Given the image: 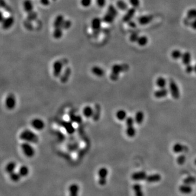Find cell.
<instances>
[{
    "mask_svg": "<svg viewBox=\"0 0 196 196\" xmlns=\"http://www.w3.org/2000/svg\"><path fill=\"white\" fill-rule=\"evenodd\" d=\"M138 38H139V37L138 35V34L137 33L134 32V33H133L130 36V41L132 43L137 42Z\"/></svg>",
    "mask_w": 196,
    "mask_h": 196,
    "instance_id": "46",
    "label": "cell"
},
{
    "mask_svg": "<svg viewBox=\"0 0 196 196\" xmlns=\"http://www.w3.org/2000/svg\"><path fill=\"white\" fill-rule=\"evenodd\" d=\"M194 72L196 73V63L194 66Z\"/></svg>",
    "mask_w": 196,
    "mask_h": 196,
    "instance_id": "56",
    "label": "cell"
},
{
    "mask_svg": "<svg viewBox=\"0 0 196 196\" xmlns=\"http://www.w3.org/2000/svg\"><path fill=\"white\" fill-rule=\"evenodd\" d=\"M71 73V70L69 67H67L60 76V80L62 83H66L69 80Z\"/></svg>",
    "mask_w": 196,
    "mask_h": 196,
    "instance_id": "16",
    "label": "cell"
},
{
    "mask_svg": "<svg viewBox=\"0 0 196 196\" xmlns=\"http://www.w3.org/2000/svg\"><path fill=\"white\" fill-rule=\"evenodd\" d=\"M53 1H56V0H53Z\"/></svg>",
    "mask_w": 196,
    "mask_h": 196,
    "instance_id": "58",
    "label": "cell"
},
{
    "mask_svg": "<svg viewBox=\"0 0 196 196\" xmlns=\"http://www.w3.org/2000/svg\"><path fill=\"white\" fill-rule=\"evenodd\" d=\"M24 27L29 31H32L33 28V26L32 23V21H29L28 20L24 21Z\"/></svg>",
    "mask_w": 196,
    "mask_h": 196,
    "instance_id": "45",
    "label": "cell"
},
{
    "mask_svg": "<svg viewBox=\"0 0 196 196\" xmlns=\"http://www.w3.org/2000/svg\"><path fill=\"white\" fill-rule=\"evenodd\" d=\"M169 91L171 93L172 98L174 99H178L180 96V92L178 84L173 80L169 81Z\"/></svg>",
    "mask_w": 196,
    "mask_h": 196,
    "instance_id": "6",
    "label": "cell"
},
{
    "mask_svg": "<svg viewBox=\"0 0 196 196\" xmlns=\"http://www.w3.org/2000/svg\"><path fill=\"white\" fill-rule=\"evenodd\" d=\"M169 89L166 88H159L158 90L155 91L154 92V97L158 99L165 98L167 96L169 93Z\"/></svg>",
    "mask_w": 196,
    "mask_h": 196,
    "instance_id": "12",
    "label": "cell"
},
{
    "mask_svg": "<svg viewBox=\"0 0 196 196\" xmlns=\"http://www.w3.org/2000/svg\"><path fill=\"white\" fill-rule=\"evenodd\" d=\"M182 53L181 51L179 50H174L171 53L172 58L173 60H177L182 58Z\"/></svg>",
    "mask_w": 196,
    "mask_h": 196,
    "instance_id": "37",
    "label": "cell"
},
{
    "mask_svg": "<svg viewBox=\"0 0 196 196\" xmlns=\"http://www.w3.org/2000/svg\"><path fill=\"white\" fill-rule=\"evenodd\" d=\"M147 177V173L145 172L138 171L133 173L131 176V178L135 182H140L146 180Z\"/></svg>",
    "mask_w": 196,
    "mask_h": 196,
    "instance_id": "9",
    "label": "cell"
},
{
    "mask_svg": "<svg viewBox=\"0 0 196 196\" xmlns=\"http://www.w3.org/2000/svg\"><path fill=\"white\" fill-rule=\"evenodd\" d=\"M20 147L23 153L26 156H27V158H32L33 156H34L35 154V151L33 147H32V146L31 144H30V143L24 142L21 143Z\"/></svg>",
    "mask_w": 196,
    "mask_h": 196,
    "instance_id": "7",
    "label": "cell"
},
{
    "mask_svg": "<svg viewBox=\"0 0 196 196\" xmlns=\"http://www.w3.org/2000/svg\"><path fill=\"white\" fill-rule=\"evenodd\" d=\"M23 6L24 11L27 13L33 11V5L31 0H25L24 2Z\"/></svg>",
    "mask_w": 196,
    "mask_h": 196,
    "instance_id": "25",
    "label": "cell"
},
{
    "mask_svg": "<svg viewBox=\"0 0 196 196\" xmlns=\"http://www.w3.org/2000/svg\"><path fill=\"white\" fill-rule=\"evenodd\" d=\"M129 3L132 7L136 8L139 7L140 4V0H129Z\"/></svg>",
    "mask_w": 196,
    "mask_h": 196,
    "instance_id": "47",
    "label": "cell"
},
{
    "mask_svg": "<svg viewBox=\"0 0 196 196\" xmlns=\"http://www.w3.org/2000/svg\"><path fill=\"white\" fill-rule=\"evenodd\" d=\"M1 7L4 8L7 12H11V8L7 6V4L4 0H1Z\"/></svg>",
    "mask_w": 196,
    "mask_h": 196,
    "instance_id": "48",
    "label": "cell"
},
{
    "mask_svg": "<svg viewBox=\"0 0 196 196\" xmlns=\"http://www.w3.org/2000/svg\"><path fill=\"white\" fill-rule=\"evenodd\" d=\"M19 137L21 140L28 143H37L39 142V137L37 135L30 130L22 131L20 134Z\"/></svg>",
    "mask_w": 196,
    "mask_h": 196,
    "instance_id": "1",
    "label": "cell"
},
{
    "mask_svg": "<svg viewBox=\"0 0 196 196\" xmlns=\"http://www.w3.org/2000/svg\"><path fill=\"white\" fill-rule=\"evenodd\" d=\"M161 180V176L160 174L155 173L147 175L146 181L149 183L159 182Z\"/></svg>",
    "mask_w": 196,
    "mask_h": 196,
    "instance_id": "18",
    "label": "cell"
},
{
    "mask_svg": "<svg viewBox=\"0 0 196 196\" xmlns=\"http://www.w3.org/2000/svg\"><path fill=\"white\" fill-rule=\"evenodd\" d=\"M134 119H135V121L136 124L138 125L141 124L143 122L144 119V114L143 112H142V111H137L135 114Z\"/></svg>",
    "mask_w": 196,
    "mask_h": 196,
    "instance_id": "24",
    "label": "cell"
},
{
    "mask_svg": "<svg viewBox=\"0 0 196 196\" xmlns=\"http://www.w3.org/2000/svg\"><path fill=\"white\" fill-rule=\"evenodd\" d=\"M179 191L184 195H190L192 192V187L188 184H183L179 186Z\"/></svg>",
    "mask_w": 196,
    "mask_h": 196,
    "instance_id": "15",
    "label": "cell"
},
{
    "mask_svg": "<svg viewBox=\"0 0 196 196\" xmlns=\"http://www.w3.org/2000/svg\"><path fill=\"white\" fill-rule=\"evenodd\" d=\"M125 132L127 136L129 137L130 138H133L136 135V130L134 127V125H129L126 126Z\"/></svg>",
    "mask_w": 196,
    "mask_h": 196,
    "instance_id": "28",
    "label": "cell"
},
{
    "mask_svg": "<svg viewBox=\"0 0 196 196\" xmlns=\"http://www.w3.org/2000/svg\"><path fill=\"white\" fill-rule=\"evenodd\" d=\"M185 71L186 73L191 74L194 71V66L191 64H188L186 66Z\"/></svg>",
    "mask_w": 196,
    "mask_h": 196,
    "instance_id": "50",
    "label": "cell"
},
{
    "mask_svg": "<svg viewBox=\"0 0 196 196\" xmlns=\"http://www.w3.org/2000/svg\"><path fill=\"white\" fill-rule=\"evenodd\" d=\"M196 182V179L193 176H188L186 178L184 179L183 180L184 184H188L190 185H191L192 184H195Z\"/></svg>",
    "mask_w": 196,
    "mask_h": 196,
    "instance_id": "39",
    "label": "cell"
},
{
    "mask_svg": "<svg viewBox=\"0 0 196 196\" xmlns=\"http://www.w3.org/2000/svg\"><path fill=\"white\" fill-rule=\"evenodd\" d=\"M96 1L98 6L101 8L104 7L106 4V0H96Z\"/></svg>",
    "mask_w": 196,
    "mask_h": 196,
    "instance_id": "51",
    "label": "cell"
},
{
    "mask_svg": "<svg viewBox=\"0 0 196 196\" xmlns=\"http://www.w3.org/2000/svg\"><path fill=\"white\" fill-rule=\"evenodd\" d=\"M17 164L14 161H11L7 164L5 167V171L8 174H10L12 173L15 171L17 168Z\"/></svg>",
    "mask_w": 196,
    "mask_h": 196,
    "instance_id": "22",
    "label": "cell"
},
{
    "mask_svg": "<svg viewBox=\"0 0 196 196\" xmlns=\"http://www.w3.org/2000/svg\"><path fill=\"white\" fill-rule=\"evenodd\" d=\"M102 20L99 18H95L92 20L91 27L93 30V35L97 38L100 35Z\"/></svg>",
    "mask_w": 196,
    "mask_h": 196,
    "instance_id": "4",
    "label": "cell"
},
{
    "mask_svg": "<svg viewBox=\"0 0 196 196\" xmlns=\"http://www.w3.org/2000/svg\"><path fill=\"white\" fill-rule=\"evenodd\" d=\"M115 18L116 17H114L113 15L107 12L103 17L102 20L103 22H104L106 24H111L114 21Z\"/></svg>",
    "mask_w": 196,
    "mask_h": 196,
    "instance_id": "32",
    "label": "cell"
},
{
    "mask_svg": "<svg viewBox=\"0 0 196 196\" xmlns=\"http://www.w3.org/2000/svg\"><path fill=\"white\" fill-rule=\"evenodd\" d=\"M92 72L97 77H102L105 74V71L101 67L94 66L92 68Z\"/></svg>",
    "mask_w": 196,
    "mask_h": 196,
    "instance_id": "21",
    "label": "cell"
},
{
    "mask_svg": "<svg viewBox=\"0 0 196 196\" xmlns=\"http://www.w3.org/2000/svg\"><path fill=\"white\" fill-rule=\"evenodd\" d=\"M116 6H117V7L120 11H126L129 9L128 4L122 0L118 1L116 2Z\"/></svg>",
    "mask_w": 196,
    "mask_h": 196,
    "instance_id": "33",
    "label": "cell"
},
{
    "mask_svg": "<svg viewBox=\"0 0 196 196\" xmlns=\"http://www.w3.org/2000/svg\"><path fill=\"white\" fill-rule=\"evenodd\" d=\"M148 42V39L146 36L142 35L139 37L137 43L138 45L140 46H144L146 45Z\"/></svg>",
    "mask_w": 196,
    "mask_h": 196,
    "instance_id": "36",
    "label": "cell"
},
{
    "mask_svg": "<svg viewBox=\"0 0 196 196\" xmlns=\"http://www.w3.org/2000/svg\"><path fill=\"white\" fill-rule=\"evenodd\" d=\"M153 17L151 15H142L138 19V22L141 25H146L151 22Z\"/></svg>",
    "mask_w": 196,
    "mask_h": 196,
    "instance_id": "19",
    "label": "cell"
},
{
    "mask_svg": "<svg viewBox=\"0 0 196 196\" xmlns=\"http://www.w3.org/2000/svg\"><path fill=\"white\" fill-rule=\"evenodd\" d=\"M101 107L100 105L98 104L95 105L94 113L92 117V118L95 122H97L100 119L101 116Z\"/></svg>",
    "mask_w": 196,
    "mask_h": 196,
    "instance_id": "20",
    "label": "cell"
},
{
    "mask_svg": "<svg viewBox=\"0 0 196 196\" xmlns=\"http://www.w3.org/2000/svg\"><path fill=\"white\" fill-rule=\"evenodd\" d=\"M129 24L130 27H136V24L135 22H133V21H130L129 22Z\"/></svg>",
    "mask_w": 196,
    "mask_h": 196,
    "instance_id": "54",
    "label": "cell"
},
{
    "mask_svg": "<svg viewBox=\"0 0 196 196\" xmlns=\"http://www.w3.org/2000/svg\"><path fill=\"white\" fill-rule=\"evenodd\" d=\"M129 69V66L126 64H115L111 69V73L110 77L111 80L113 81L118 80L120 74Z\"/></svg>",
    "mask_w": 196,
    "mask_h": 196,
    "instance_id": "2",
    "label": "cell"
},
{
    "mask_svg": "<svg viewBox=\"0 0 196 196\" xmlns=\"http://www.w3.org/2000/svg\"><path fill=\"white\" fill-rule=\"evenodd\" d=\"M14 18L10 16L7 18H5L3 22H2V28L4 30H8L9 28H11V27L14 24Z\"/></svg>",
    "mask_w": 196,
    "mask_h": 196,
    "instance_id": "17",
    "label": "cell"
},
{
    "mask_svg": "<svg viewBox=\"0 0 196 196\" xmlns=\"http://www.w3.org/2000/svg\"><path fill=\"white\" fill-rule=\"evenodd\" d=\"M92 2V0H81V5L84 7H89Z\"/></svg>",
    "mask_w": 196,
    "mask_h": 196,
    "instance_id": "49",
    "label": "cell"
},
{
    "mask_svg": "<svg viewBox=\"0 0 196 196\" xmlns=\"http://www.w3.org/2000/svg\"><path fill=\"white\" fill-rule=\"evenodd\" d=\"M64 21V17L62 15H58L56 17L55 20L53 22V27L55 28L61 27L63 22Z\"/></svg>",
    "mask_w": 196,
    "mask_h": 196,
    "instance_id": "30",
    "label": "cell"
},
{
    "mask_svg": "<svg viewBox=\"0 0 196 196\" xmlns=\"http://www.w3.org/2000/svg\"><path fill=\"white\" fill-rule=\"evenodd\" d=\"M94 113V109L90 106H86L83 110V114L85 117L89 118L93 117Z\"/></svg>",
    "mask_w": 196,
    "mask_h": 196,
    "instance_id": "26",
    "label": "cell"
},
{
    "mask_svg": "<svg viewBox=\"0 0 196 196\" xmlns=\"http://www.w3.org/2000/svg\"><path fill=\"white\" fill-rule=\"evenodd\" d=\"M80 186L77 184H72L68 187L69 196H79Z\"/></svg>",
    "mask_w": 196,
    "mask_h": 196,
    "instance_id": "13",
    "label": "cell"
},
{
    "mask_svg": "<svg viewBox=\"0 0 196 196\" xmlns=\"http://www.w3.org/2000/svg\"><path fill=\"white\" fill-rule=\"evenodd\" d=\"M187 17L190 20L196 19V9L193 8L189 10L187 13Z\"/></svg>",
    "mask_w": 196,
    "mask_h": 196,
    "instance_id": "40",
    "label": "cell"
},
{
    "mask_svg": "<svg viewBox=\"0 0 196 196\" xmlns=\"http://www.w3.org/2000/svg\"><path fill=\"white\" fill-rule=\"evenodd\" d=\"M31 125L32 127L37 130H42L45 128V123L42 119L40 118H35L32 120Z\"/></svg>",
    "mask_w": 196,
    "mask_h": 196,
    "instance_id": "10",
    "label": "cell"
},
{
    "mask_svg": "<svg viewBox=\"0 0 196 196\" xmlns=\"http://www.w3.org/2000/svg\"><path fill=\"white\" fill-rule=\"evenodd\" d=\"M135 196H144V193L142 190V187L140 184H135L133 186Z\"/></svg>",
    "mask_w": 196,
    "mask_h": 196,
    "instance_id": "23",
    "label": "cell"
},
{
    "mask_svg": "<svg viewBox=\"0 0 196 196\" xmlns=\"http://www.w3.org/2000/svg\"><path fill=\"white\" fill-rule=\"evenodd\" d=\"M190 26L193 30H196V19H193L192 21L190 22Z\"/></svg>",
    "mask_w": 196,
    "mask_h": 196,
    "instance_id": "53",
    "label": "cell"
},
{
    "mask_svg": "<svg viewBox=\"0 0 196 196\" xmlns=\"http://www.w3.org/2000/svg\"><path fill=\"white\" fill-rule=\"evenodd\" d=\"M71 26V21L69 20H64L62 24L61 28L63 30H68Z\"/></svg>",
    "mask_w": 196,
    "mask_h": 196,
    "instance_id": "44",
    "label": "cell"
},
{
    "mask_svg": "<svg viewBox=\"0 0 196 196\" xmlns=\"http://www.w3.org/2000/svg\"><path fill=\"white\" fill-rule=\"evenodd\" d=\"M172 150L176 154H181L184 151H187V148L180 143H177L173 145Z\"/></svg>",
    "mask_w": 196,
    "mask_h": 196,
    "instance_id": "14",
    "label": "cell"
},
{
    "mask_svg": "<svg viewBox=\"0 0 196 196\" xmlns=\"http://www.w3.org/2000/svg\"><path fill=\"white\" fill-rule=\"evenodd\" d=\"M194 164H195V165L196 166V159H195V161H194Z\"/></svg>",
    "mask_w": 196,
    "mask_h": 196,
    "instance_id": "57",
    "label": "cell"
},
{
    "mask_svg": "<svg viewBox=\"0 0 196 196\" xmlns=\"http://www.w3.org/2000/svg\"><path fill=\"white\" fill-rule=\"evenodd\" d=\"M18 172L21 175V177H26L29 174L30 169L27 166H22L19 169Z\"/></svg>",
    "mask_w": 196,
    "mask_h": 196,
    "instance_id": "34",
    "label": "cell"
},
{
    "mask_svg": "<svg viewBox=\"0 0 196 196\" xmlns=\"http://www.w3.org/2000/svg\"><path fill=\"white\" fill-rule=\"evenodd\" d=\"M116 117L117 119L119 120V121L125 120L128 117L127 113L124 110H119L116 112Z\"/></svg>",
    "mask_w": 196,
    "mask_h": 196,
    "instance_id": "29",
    "label": "cell"
},
{
    "mask_svg": "<svg viewBox=\"0 0 196 196\" xmlns=\"http://www.w3.org/2000/svg\"><path fill=\"white\" fill-rule=\"evenodd\" d=\"M155 84L159 88H166L167 84L166 80L164 77H161V76L158 77L155 81Z\"/></svg>",
    "mask_w": 196,
    "mask_h": 196,
    "instance_id": "31",
    "label": "cell"
},
{
    "mask_svg": "<svg viewBox=\"0 0 196 196\" xmlns=\"http://www.w3.org/2000/svg\"><path fill=\"white\" fill-rule=\"evenodd\" d=\"M40 2L43 6H49V4L50 3V0H40Z\"/></svg>",
    "mask_w": 196,
    "mask_h": 196,
    "instance_id": "52",
    "label": "cell"
},
{
    "mask_svg": "<svg viewBox=\"0 0 196 196\" xmlns=\"http://www.w3.org/2000/svg\"><path fill=\"white\" fill-rule=\"evenodd\" d=\"M5 18L4 17V14H3V12H1V22H2Z\"/></svg>",
    "mask_w": 196,
    "mask_h": 196,
    "instance_id": "55",
    "label": "cell"
},
{
    "mask_svg": "<svg viewBox=\"0 0 196 196\" xmlns=\"http://www.w3.org/2000/svg\"><path fill=\"white\" fill-rule=\"evenodd\" d=\"M182 61L183 64L187 66L191 63V55L189 52H185L182 53Z\"/></svg>",
    "mask_w": 196,
    "mask_h": 196,
    "instance_id": "27",
    "label": "cell"
},
{
    "mask_svg": "<svg viewBox=\"0 0 196 196\" xmlns=\"http://www.w3.org/2000/svg\"><path fill=\"white\" fill-rule=\"evenodd\" d=\"M63 30L61 27L55 28L53 32V37L56 39L61 38L63 35Z\"/></svg>",
    "mask_w": 196,
    "mask_h": 196,
    "instance_id": "38",
    "label": "cell"
},
{
    "mask_svg": "<svg viewBox=\"0 0 196 196\" xmlns=\"http://www.w3.org/2000/svg\"><path fill=\"white\" fill-rule=\"evenodd\" d=\"M66 59H63L61 61H56L53 64V74L54 76L58 77L61 76L62 73L63 67L68 63Z\"/></svg>",
    "mask_w": 196,
    "mask_h": 196,
    "instance_id": "3",
    "label": "cell"
},
{
    "mask_svg": "<svg viewBox=\"0 0 196 196\" xmlns=\"http://www.w3.org/2000/svg\"><path fill=\"white\" fill-rule=\"evenodd\" d=\"M107 12H108L109 13L112 14L114 17H116L118 15V11L116 9V7H115L114 6H113L112 4L110 5L108 8H107Z\"/></svg>",
    "mask_w": 196,
    "mask_h": 196,
    "instance_id": "42",
    "label": "cell"
},
{
    "mask_svg": "<svg viewBox=\"0 0 196 196\" xmlns=\"http://www.w3.org/2000/svg\"><path fill=\"white\" fill-rule=\"evenodd\" d=\"M109 175V170L106 167H102L98 172V184L99 185L104 186L107 183V178Z\"/></svg>",
    "mask_w": 196,
    "mask_h": 196,
    "instance_id": "5",
    "label": "cell"
},
{
    "mask_svg": "<svg viewBox=\"0 0 196 196\" xmlns=\"http://www.w3.org/2000/svg\"><path fill=\"white\" fill-rule=\"evenodd\" d=\"M136 13V8L132 7L131 8H129L126 11V14L124 15L122 18V21L125 22H129L131 20L135 14Z\"/></svg>",
    "mask_w": 196,
    "mask_h": 196,
    "instance_id": "11",
    "label": "cell"
},
{
    "mask_svg": "<svg viewBox=\"0 0 196 196\" xmlns=\"http://www.w3.org/2000/svg\"><path fill=\"white\" fill-rule=\"evenodd\" d=\"M186 158L184 154H181L177 158V162L179 165H182L185 164Z\"/></svg>",
    "mask_w": 196,
    "mask_h": 196,
    "instance_id": "43",
    "label": "cell"
},
{
    "mask_svg": "<svg viewBox=\"0 0 196 196\" xmlns=\"http://www.w3.org/2000/svg\"><path fill=\"white\" fill-rule=\"evenodd\" d=\"M38 18V14L36 12L32 11L31 12L27 14V20L29 21H35Z\"/></svg>",
    "mask_w": 196,
    "mask_h": 196,
    "instance_id": "41",
    "label": "cell"
},
{
    "mask_svg": "<svg viewBox=\"0 0 196 196\" xmlns=\"http://www.w3.org/2000/svg\"><path fill=\"white\" fill-rule=\"evenodd\" d=\"M5 105L8 110L14 109L17 105L16 98L13 94H9L7 95L5 100Z\"/></svg>",
    "mask_w": 196,
    "mask_h": 196,
    "instance_id": "8",
    "label": "cell"
},
{
    "mask_svg": "<svg viewBox=\"0 0 196 196\" xmlns=\"http://www.w3.org/2000/svg\"><path fill=\"white\" fill-rule=\"evenodd\" d=\"M9 175V178L13 182H19L21 179V176L20 174L19 173V172H14L12 173Z\"/></svg>",
    "mask_w": 196,
    "mask_h": 196,
    "instance_id": "35",
    "label": "cell"
}]
</instances>
